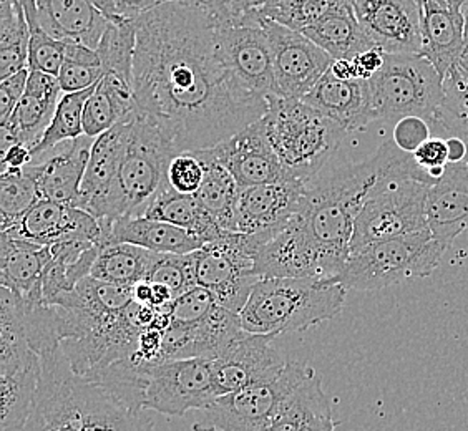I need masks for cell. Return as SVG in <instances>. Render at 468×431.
I'll return each instance as SVG.
<instances>
[{"label": "cell", "instance_id": "cell-1", "mask_svg": "<svg viewBox=\"0 0 468 431\" xmlns=\"http://www.w3.org/2000/svg\"><path fill=\"white\" fill-rule=\"evenodd\" d=\"M135 27V113L176 154L215 148L268 113V99L248 90L226 63L207 9L170 0Z\"/></svg>", "mask_w": 468, "mask_h": 431}, {"label": "cell", "instance_id": "cell-2", "mask_svg": "<svg viewBox=\"0 0 468 431\" xmlns=\"http://www.w3.org/2000/svg\"><path fill=\"white\" fill-rule=\"evenodd\" d=\"M38 357L42 378L26 431H154L144 412L130 410L103 386L79 377L62 345Z\"/></svg>", "mask_w": 468, "mask_h": 431}, {"label": "cell", "instance_id": "cell-3", "mask_svg": "<svg viewBox=\"0 0 468 431\" xmlns=\"http://www.w3.org/2000/svg\"><path fill=\"white\" fill-rule=\"evenodd\" d=\"M347 289L321 279H261L239 314L246 332H304L343 312Z\"/></svg>", "mask_w": 468, "mask_h": 431}, {"label": "cell", "instance_id": "cell-4", "mask_svg": "<svg viewBox=\"0 0 468 431\" xmlns=\"http://www.w3.org/2000/svg\"><path fill=\"white\" fill-rule=\"evenodd\" d=\"M268 103L262 123L286 180H314L324 171L347 133L304 100L271 95Z\"/></svg>", "mask_w": 468, "mask_h": 431}, {"label": "cell", "instance_id": "cell-5", "mask_svg": "<svg viewBox=\"0 0 468 431\" xmlns=\"http://www.w3.org/2000/svg\"><path fill=\"white\" fill-rule=\"evenodd\" d=\"M433 181L410 153L378 181L356 217L351 254L370 244L429 229L427 196Z\"/></svg>", "mask_w": 468, "mask_h": 431}, {"label": "cell", "instance_id": "cell-6", "mask_svg": "<svg viewBox=\"0 0 468 431\" xmlns=\"http://www.w3.org/2000/svg\"><path fill=\"white\" fill-rule=\"evenodd\" d=\"M176 152L165 136L133 115L125 156L100 219L103 244L113 223L126 217H144L163 191L170 188L168 168Z\"/></svg>", "mask_w": 468, "mask_h": 431}, {"label": "cell", "instance_id": "cell-7", "mask_svg": "<svg viewBox=\"0 0 468 431\" xmlns=\"http://www.w3.org/2000/svg\"><path fill=\"white\" fill-rule=\"evenodd\" d=\"M449 247L431 229L370 244L354 252L337 282L352 290H380L410 279L431 276Z\"/></svg>", "mask_w": 468, "mask_h": 431}, {"label": "cell", "instance_id": "cell-8", "mask_svg": "<svg viewBox=\"0 0 468 431\" xmlns=\"http://www.w3.org/2000/svg\"><path fill=\"white\" fill-rule=\"evenodd\" d=\"M367 81L376 117L390 125L407 117L432 123L443 100V77L423 55L386 54L382 70Z\"/></svg>", "mask_w": 468, "mask_h": 431}, {"label": "cell", "instance_id": "cell-9", "mask_svg": "<svg viewBox=\"0 0 468 431\" xmlns=\"http://www.w3.org/2000/svg\"><path fill=\"white\" fill-rule=\"evenodd\" d=\"M315 370L297 362H288L280 375L270 382L248 386L215 398L201 410L195 431H268L291 394Z\"/></svg>", "mask_w": 468, "mask_h": 431}, {"label": "cell", "instance_id": "cell-10", "mask_svg": "<svg viewBox=\"0 0 468 431\" xmlns=\"http://www.w3.org/2000/svg\"><path fill=\"white\" fill-rule=\"evenodd\" d=\"M261 244L250 234L225 233L193 252L197 286L209 290L218 304L241 314L252 289L261 280L254 270Z\"/></svg>", "mask_w": 468, "mask_h": 431}, {"label": "cell", "instance_id": "cell-11", "mask_svg": "<svg viewBox=\"0 0 468 431\" xmlns=\"http://www.w3.org/2000/svg\"><path fill=\"white\" fill-rule=\"evenodd\" d=\"M217 382L211 360H165L144 363L142 408L168 416L201 412L215 402Z\"/></svg>", "mask_w": 468, "mask_h": 431}, {"label": "cell", "instance_id": "cell-12", "mask_svg": "<svg viewBox=\"0 0 468 431\" xmlns=\"http://www.w3.org/2000/svg\"><path fill=\"white\" fill-rule=\"evenodd\" d=\"M270 40L276 95L303 100L329 72L333 58L304 34L264 20Z\"/></svg>", "mask_w": 468, "mask_h": 431}, {"label": "cell", "instance_id": "cell-13", "mask_svg": "<svg viewBox=\"0 0 468 431\" xmlns=\"http://www.w3.org/2000/svg\"><path fill=\"white\" fill-rule=\"evenodd\" d=\"M307 183L284 180L261 186L239 188L234 213V233L250 234L266 244L294 217Z\"/></svg>", "mask_w": 468, "mask_h": 431}, {"label": "cell", "instance_id": "cell-14", "mask_svg": "<svg viewBox=\"0 0 468 431\" xmlns=\"http://www.w3.org/2000/svg\"><path fill=\"white\" fill-rule=\"evenodd\" d=\"M274 339V335L244 331L217 359L211 360L218 396L270 382L280 375L288 362L272 347Z\"/></svg>", "mask_w": 468, "mask_h": 431}, {"label": "cell", "instance_id": "cell-15", "mask_svg": "<svg viewBox=\"0 0 468 431\" xmlns=\"http://www.w3.org/2000/svg\"><path fill=\"white\" fill-rule=\"evenodd\" d=\"M218 40L226 63L248 90L264 99L276 95L272 54L264 20H246L239 24L218 22Z\"/></svg>", "mask_w": 468, "mask_h": 431}, {"label": "cell", "instance_id": "cell-16", "mask_svg": "<svg viewBox=\"0 0 468 431\" xmlns=\"http://www.w3.org/2000/svg\"><path fill=\"white\" fill-rule=\"evenodd\" d=\"M372 44L390 55H422L420 10L415 0H349Z\"/></svg>", "mask_w": 468, "mask_h": 431}, {"label": "cell", "instance_id": "cell-17", "mask_svg": "<svg viewBox=\"0 0 468 431\" xmlns=\"http://www.w3.org/2000/svg\"><path fill=\"white\" fill-rule=\"evenodd\" d=\"M14 239L38 246L90 241L103 246V231L95 216L80 207L40 199L17 225L2 231Z\"/></svg>", "mask_w": 468, "mask_h": 431}, {"label": "cell", "instance_id": "cell-18", "mask_svg": "<svg viewBox=\"0 0 468 431\" xmlns=\"http://www.w3.org/2000/svg\"><path fill=\"white\" fill-rule=\"evenodd\" d=\"M207 152L233 174L239 188L286 180L280 158L271 146L262 118Z\"/></svg>", "mask_w": 468, "mask_h": 431}, {"label": "cell", "instance_id": "cell-19", "mask_svg": "<svg viewBox=\"0 0 468 431\" xmlns=\"http://www.w3.org/2000/svg\"><path fill=\"white\" fill-rule=\"evenodd\" d=\"M420 10L422 55L445 79L460 57L467 40V24L462 12L465 0H415Z\"/></svg>", "mask_w": 468, "mask_h": 431}, {"label": "cell", "instance_id": "cell-20", "mask_svg": "<svg viewBox=\"0 0 468 431\" xmlns=\"http://www.w3.org/2000/svg\"><path fill=\"white\" fill-rule=\"evenodd\" d=\"M62 95L60 83L55 75L30 70L24 97L9 120L0 125L2 152L17 143L34 148L50 125Z\"/></svg>", "mask_w": 468, "mask_h": 431}, {"label": "cell", "instance_id": "cell-21", "mask_svg": "<svg viewBox=\"0 0 468 431\" xmlns=\"http://www.w3.org/2000/svg\"><path fill=\"white\" fill-rule=\"evenodd\" d=\"M303 100L341 126L346 133L362 131L378 120L369 81L341 80L331 70Z\"/></svg>", "mask_w": 468, "mask_h": 431}, {"label": "cell", "instance_id": "cell-22", "mask_svg": "<svg viewBox=\"0 0 468 431\" xmlns=\"http://www.w3.org/2000/svg\"><path fill=\"white\" fill-rule=\"evenodd\" d=\"M133 115L95 138L91 146L90 160L81 183L80 196L75 206L95 216L99 221L103 215L112 184L117 178L122 160L125 156Z\"/></svg>", "mask_w": 468, "mask_h": 431}, {"label": "cell", "instance_id": "cell-23", "mask_svg": "<svg viewBox=\"0 0 468 431\" xmlns=\"http://www.w3.org/2000/svg\"><path fill=\"white\" fill-rule=\"evenodd\" d=\"M93 142L83 135L57 146L44 160L38 158V162L30 163L42 198L70 206L77 205Z\"/></svg>", "mask_w": 468, "mask_h": 431}, {"label": "cell", "instance_id": "cell-24", "mask_svg": "<svg viewBox=\"0 0 468 431\" xmlns=\"http://www.w3.org/2000/svg\"><path fill=\"white\" fill-rule=\"evenodd\" d=\"M427 223L433 237L451 247L468 229L467 163H449L445 174L433 183L427 196Z\"/></svg>", "mask_w": 468, "mask_h": 431}, {"label": "cell", "instance_id": "cell-25", "mask_svg": "<svg viewBox=\"0 0 468 431\" xmlns=\"http://www.w3.org/2000/svg\"><path fill=\"white\" fill-rule=\"evenodd\" d=\"M54 254L50 246H38L0 234V288L26 300H42V278Z\"/></svg>", "mask_w": 468, "mask_h": 431}, {"label": "cell", "instance_id": "cell-26", "mask_svg": "<svg viewBox=\"0 0 468 431\" xmlns=\"http://www.w3.org/2000/svg\"><path fill=\"white\" fill-rule=\"evenodd\" d=\"M42 363L36 352L0 369V431H26L36 406Z\"/></svg>", "mask_w": 468, "mask_h": 431}, {"label": "cell", "instance_id": "cell-27", "mask_svg": "<svg viewBox=\"0 0 468 431\" xmlns=\"http://www.w3.org/2000/svg\"><path fill=\"white\" fill-rule=\"evenodd\" d=\"M110 243L133 244L156 254H193L205 246L186 229L148 217L118 219L107 234L105 244Z\"/></svg>", "mask_w": 468, "mask_h": 431}, {"label": "cell", "instance_id": "cell-28", "mask_svg": "<svg viewBox=\"0 0 468 431\" xmlns=\"http://www.w3.org/2000/svg\"><path fill=\"white\" fill-rule=\"evenodd\" d=\"M135 113L133 81L107 73L97 83L83 111V135L91 140L103 135Z\"/></svg>", "mask_w": 468, "mask_h": 431}, {"label": "cell", "instance_id": "cell-29", "mask_svg": "<svg viewBox=\"0 0 468 431\" xmlns=\"http://www.w3.org/2000/svg\"><path fill=\"white\" fill-rule=\"evenodd\" d=\"M301 34L321 47L333 60H352L357 55L376 48L354 16L351 2L349 7L323 18L314 26L304 28Z\"/></svg>", "mask_w": 468, "mask_h": 431}, {"label": "cell", "instance_id": "cell-30", "mask_svg": "<svg viewBox=\"0 0 468 431\" xmlns=\"http://www.w3.org/2000/svg\"><path fill=\"white\" fill-rule=\"evenodd\" d=\"M158 258L160 254L133 244H105L100 247L90 276L115 286L133 288L148 279Z\"/></svg>", "mask_w": 468, "mask_h": 431}, {"label": "cell", "instance_id": "cell-31", "mask_svg": "<svg viewBox=\"0 0 468 431\" xmlns=\"http://www.w3.org/2000/svg\"><path fill=\"white\" fill-rule=\"evenodd\" d=\"M144 217L178 226L195 234L205 244L217 241L225 234L199 203L197 194H181L172 188L163 191Z\"/></svg>", "mask_w": 468, "mask_h": 431}, {"label": "cell", "instance_id": "cell-32", "mask_svg": "<svg viewBox=\"0 0 468 431\" xmlns=\"http://www.w3.org/2000/svg\"><path fill=\"white\" fill-rule=\"evenodd\" d=\"M197 154L205 164V180L197 193V198L223 233H234V213L239 186L233 174L207 150L197 152Z\"/></svg>", "mask_w": 468, "mask_h": 431}, {"label": "cell", "instance_id": "cell-33", "mask_svg": "<svg viewBox=\"0 0 468 431\" xmlns=\"http://www.w3.org/2000/svg\"><path fill=\"white\" fill-rule=\"evenodd\" d=\"M28 28L20 0L0 2V80L28 68Z\"/></svg>", "mask_w": 468, "mask_h": 431}, {"label": "cell", "instance_id": "cell-34", "mask_svg": "<svg viewBox=\"0 0 468 431\" xmlns=\"http://www.w3.org/2000/svg\"><path fill=\"white\" fill-rule=\"evenodd\" d=\"M324 414H333V406L323 388V378L314 372L281 406L268 431H303L314 416Z\"/></svg>", "mask_w": 468, "mask_h": 431}, {"label": "cell", "instance_id": "cell-35", "mask_svg": "<svg viewBox=\"0 0 468 431\" xmlns=\"http://www.w3.org/2000/svg\"><path fill=\"white\" fill-rule=\"evenodd\" d=\"M32 352L24 299L0 288V369L27 359Z\"/></svg>", "mask_w": 468, "mask_h": 431}, {"label": "cell", "instance_id": "cell-36", "mask_svg": "<svg viewBox=\"0 0 468 431\" xmlns=\"http://www.w3.org/2000/svg\"><path fill=\"white\" fill-rule=\"evenodd\" d=\"M95 87L89 90L63 93L46 133L34 148H30L34 162L37 158L55 150L57 146L83 136V111L91 93L95 91Z\"/></svg>", "mask_w": 468, "mask_h": 431}, {"label": "cell", "instance_id": "cell-37", "mask_svg": "<svg viewBox=\"0 0 468 431\" xmlns=\"http://www.w3.org/2000/svg\"><path fill=\"white\" fill-rule=\"evenodd\" d=\"M431 126L441 138H459L465 143L468 166V81L459 67H453L443 79V100Z\"/></svg>", "mask_w": 468, "mask_h": 431}, {"label": "cell", "instance_id": "cell-38", "mask_svg": "<svg viewBox=\"0 0 468 431\" xmlns=\"http://www.w3.org/2000/svg\"><path fill=\"white\" fill-rule=\"evenodd\" d=\"M42 198L36 174L28 164L22 170H4L0 176V229L7 231Z\"/></svg>", "mask_w": 468, "mask_h": 431}, {"label": "cell", "instance_id": "cell-39", "mask_svg": "<svg viewBox=\"0 0 468 431\" xmlns=\"http://www.w3.org/2000/svg\"><path fill=\"white\" fill-rule=\"evenodd\" d=\"M346 7L349 0H268L260 17L303 32Z\"/></svg>", "mask_w": 468, "mask_h": 431}, {"label": "cell", "instance_id": "cell-40", "mask_svg": "<svg viewBox=\"0 0 468 431\" xmlns=\"http://www.w3.org/2000/svg\"><path fill=\"white\" fill-rule=\"evenodd\" d=\"M135 52V20H110L109 27L97 47L105 75L113 73L133 81Z\"/></svg>", "mask_w": 468, "mask_h": 431}, {"label": "cell", "instance_id": "cell-41", "mask_svg": "<svg viewBox=\"0 0 468 431\" xmlns=\"http://www.w3.org/2000/svg\"><path fill=\"white\" fill-rule=\"evenodd\" d=\"M105 75L97 50L80 42L67 40V54L57 75L63 93L89 90Z\"/></svg>", "mask_w": 468, "mask_h": 431}, {"label": "cell", "instance_id": "cell-42", "mask_svg": "<svg viewBox=\"0 0 468 431\" xmlns=\"http://www.w3.org/2000/svg\"><path fill=\"white\" fill-rule=\"evenodd\" d=\"M146 280L166 286L175 299L180 297L197 286L193 254H160Z\"/></svg>", "mask_w": 468, "mask_h": 431}, {"label": "cell", "instance_id": "cell-43", "mask_svg": "<svg viewBox=\"0 0 468 431\" xmlns=\"http://www.w3.org/2000/svg\"><path fill=\"white\" fill-rule=\"evenodd\" d=\"M205 180V164L197 153L176 154L168 168L170 188L181 194H197Z\"/></svg>", "mask_w": 468, "mask_h": 431}, {"label": "cell", "instance_id": "cell-44", "mask_svg": "<svg viewBox=\"0 0 468 431\" xmlns=\"http://www.w3.org/2000/svg\"><path fill=\"white\" fill-rule=\"evenodd\" d=\"M432 126L420 117L402 118L394 125L392 142L406 153L414 154L427 140L432 138Z\"/></svg>", "mask_w": 468, "mask_h": 431}, {"label": "cell", "instance_id": "cell-45", "mask_svg": "<svg viewBox=\"0 0 468 431\" xmlns=\"http://www.w3.org/2000/svg\"><path fill=\"white\" fill-rule=\"evenodd\" d=\"M170 0H97V9L109 20H136Z\"/></svg>", "mask_w": 468, "mask_h": 431}, {"label": "cell", "instance_id": "cell-46", "mask_svg": "<svg viewBox=\"0 0 468 431\" xmlns=\"http://www.w3.org/2000/svg\"><path fill=\"white\" fill-rule=\"evenodd\" d=\"M28 75L30 70H22V72L12 75L9 79L0 81V125H4L9 120L12 111L16 110L20 99L26 93L27 87Z\"/></svg>", "mask_w": 468, "mask_h": 431}, {"label": "cell", "instance_id": "cell-47", "mask_svg": "<svg viewBox=\"0 0 468 431\" xmlns=\"http://www.w3.org/2000/svg\"><path fill=\"white\" fill-rule=\"evenodd\" d=\"M412 156L425 173L433 168H443L449 164V144L445 138L432 136Z\"/></svg>", "mask_w": 468, "mask_h": 431}, {"label": "cell", "instance_id": "cell-48", "mask_svg": "<svg viewBox=\"0 0 468 431\" xmlns=\"http://www.w3.org/2000/svg\"><path fill=\"white\" fill-rule=\"evenodd\" d=\"M356 68H357V77L359 80H369L376 73L382 70L384 63H386V52H382L380 48H370L364 54L357 55L354 58Z\"/></svg>", "mask_w": 468, "mask_h": 431}, {"label": "cell", "instance_id": "cell-49", "mask_svg": "<svg viewBox=\"0 0 468 431\" xmlns=\"http://www.w3.org/2000/svg\"><path fill=\"white\" fill-rule=\"evenodd\" d=\"M30 163H34V156L26 144H12L10 148L2 152L4 170H22Z\"/></svg>", "mask_w": 468, "mask_h": 431}, {"label": "cell", "instance_id": "cell-50", "mask_svg": "<svg viewBox=\"0 0 468 431\" xmlns=\"http://www.w3.org/2000/svg\"><path fill=\"white\" fill-rule=\"evenodd\" d=\"M329 70L333 72L334 77H337L341 80H359L354 58L352 60H334Z\"/></svg>", "mask_w": 468, "mask_h": 431}, {"label": "cell", "instance_id": "cell-51", "mask_svg": "<svg viewBox=\"0 0 468 431\" xmlns=\"http://www.w3.org/2000/svg\"><path fill=\"white\" fill-rule=\"evenodd\" d=\"M133 299L142 306L154 307V284L148 280H142L133 286Z\"/></svg>", "mask_w": 468, "mask_h": 431}, {"label": "cell", "instance_id": "cell-52", "mask_svg": "<svg viewBox=\"0 0 468 431\" xmlns=\"http://www.w3.org/2000/svg\"><path fill=\"white\" fill-rule=\"evenodd\" d=\"M449 144V163L457 164V163H465L467 160V146L459 140V138H447Z\"/></svg>", "mask_w": 468, "mask_h": 431}, {"label": "cell", "instance_id": "cell-53", "mask_svg": "<svg viewBox=\"0 0 468 431\" xmlns=\"http://www.w3.org/2000/svg\"><path fill=\"white\" fill-rule=\"evenodd\" d=\"M303 431H335L333 414L317 415L307 423Z\"/></svg>", "mask_w": 468, "mask_h": 431}, {"label": "cell", "instance_id": "cell-54", "mask_svg": "<svg viewBox=\"0 0 468 431\" xmlns=\"http://www.w3.org/2000/svg\"><path fill=\"white\" fill-rule=\"evenodd\" d=\"M460 73L463 75V79L468 81V32H467V40H465V48H463V54L460 57L459 60Z\"/></svg>", "mask_w": 468, "mask_h": 431}, {"label": "cell", "instance_id": "cell-55", "mask_svg": "<svg viewBox=\"0 0 468 431\" xmlns=\"http://www.w3.org/2000/svg\"><path fill=\"white\" fill-rule=\"evenodd\" d=\"M180 2H189V0H180Z\"/></svg>", "mask_w": 468, "mask_h": 431}]
</instances>
